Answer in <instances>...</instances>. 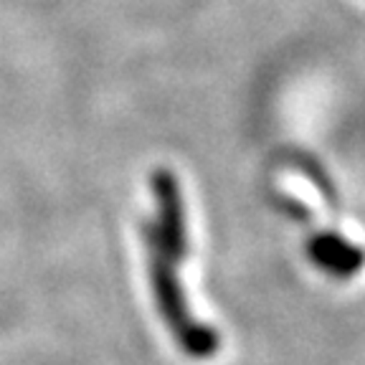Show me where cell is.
I'll return each mask as SVG.
<instances>
[{
    "mask_svg": "<svg viewBox=\"0 0 365 365\" xmlns=\"http://www.w3.org/2000/svg\"><path fill=\"white\" fill-rule=\"evenodd\" d=\"M309 259L332 277H350L365 262V251L337 234H319L309 244Z\"/></svg>",
    "mask_w": 365,
    "mask_h": 365,
    "instance_id": "6da1fadb",
    "label": "cell"
}]
</instances>
